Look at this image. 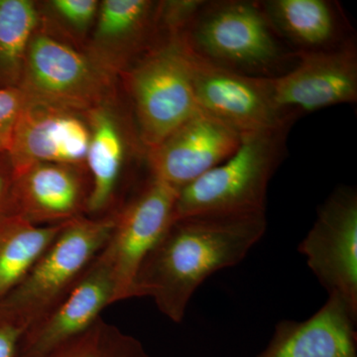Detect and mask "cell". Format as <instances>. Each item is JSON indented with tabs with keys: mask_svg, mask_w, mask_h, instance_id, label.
Wrapping results in <instances>:
<instances>
[{
	"mask_svg": "<svg viewBox=\"0 0 357 357\" xmlns=\"http://www.w3.org/2000/svg\"><path fill=\"white\" fill-rule=\"evenodd\" d=\"M267 230L266 213H201L173 220L138 270L132 298H151L176 324L206 279L243 261Z\"/></svg>",
	"mask_w": 357,
	"mask_h": 357,
	"instance_id": "cell-1",
	"label": "cell"
},
{
	"mask_svg": "<svg viewBox=\"0 0 357 357\" xmlns=\"http://www.w3.org/2000/svg\"><path fill=\"white\" fill-rule=\"evenodd\" d=\"M181 36L197 57L245 76L275 79L298 62L260 1H204Z\"/></svg>",
	"mask_w": 357,
	"mask_h": 357,
	"instance_id": "cell-2",
	"label": "cell"
},
{
	"mask_svg": "<svg viewBox=\"0 0 357 357\" xmlns=\"http://www.w3.org/2000/svg\"><path fill=\"white\" fill-rule=\"evenodd\" d=\"M116 215L66 222L20 285L0 301V319L24 333L53 311L107 246Z\"/></svg>",
	"mask_w": 357,
	"mask_h": 357,
	"instance_id": "cell-3",
	"label": "cell"
},
{
	"mask_svg": "<svg viewBox=\"0 0 357 357\" xmlns=\"http://www.w3.org/2000/svg\"><path fill=\"white\" fill-rule=\"evenodd\" d=\"M291 128L244 135L229 159L178 190L173 220L201 213H266L268 187L285 159Z\"/></svg>",
	"mask_w": 357,
	"mask_h": 357,
	"instance_id": "cell-4",
	"label": "cell"
},
{
	"mask_svg": "<svg viewBox=\"0 0 357 357\" xmlns=\"http://www.w3.org/2000/svg\"><path fill=\"white\" fill-rule=\"evenodd\" d=\"M114 77L86 49L61 36L42 15L28 46L18 89L26 102L86 115L109 105Z\"/></svg>",
	"mask_w": 357,
	"mask_h": 357,
	"instance_id": "cell-5",
	"label": "cell"
},
{
	"mask_svg": "<svg viewBox=\"0 0 357 357\" xmlns=\"http://www.w3.org/2000/svg\"><path fill=\"white\" fill-rule=\"evenodd\" d=\"M122 75L145 152L199 112L189 52L181 35L162 39Z\"/></svg>",
	"mask_w": 357,
	"mask_h": 357,
	"instance_id": "cell-6",
	"label": "cell"
},
{
	"mask_svg": "<svg viewBox=\"0 0 357 357\" xmlns=\"http://www.w3.org/2000/svg\"><path fill=\"white\" fill-rule=\"evenodd\" d=\"M188 52L192 88L201 112L243 136L293 126L299 119V115L277 107L272 79L223 69L197 57L189 49Z\"/></svg>",
	"mask_w": 357,
	"mask_h": 357,
	"instance_id": "cell-7",
	"label": "cell"
},
{
	"mask_svg": "<svg viewBox=\"0 0 357 357\" xmlns=\"http://www.w3.org/2000/svg\"><path fill=\"white\" fill-rule=\"evenodd\" d=\"M328 295L357 312V192L338 187L319 206L312 229L298 248Z\"/></svg>",
	"mask_w": 357,
	"mask_h": 357,
	"instance_id": "cell-8",
	"label": "cell"
},
{
	"mask_svg": "<svg viewBox=\"0 0 357 357\" xmlns=\"http://www.w3.org/2000/svg\"><path fill=\"white\" fill-rule=\"evenodd\" d=\"M178 192L150 176L136 196L117 211L114 231L105 246L114 272V303L132 298L141 264L173 222Z\"/></svg>",
	"mask_w": 357,
	"mask_h": 357,
	"instance_id": "cell-9",
	"label": "cell"
},
{
	"mask_svg": "<svg viewBox=\"0 0 357 357\" xmlns=\"http://www.w3.org/2000/svg\"><path fill=\"white\" fill-rule=\"evenodd\" d=\"M298 62L271 79L274 100L299 115L357 100V47L354 36L326 50L299 52Z\"/></svg>",
	"mask_w": 357,
	"mask_h": 357,
	"instance_id": "cell-10",
	"label": "cell"
},
{
	"mask_svg": "<svg viewBox=\"0 0 357 357\" xmlns=\"http://www.w3.org/2000/svg\"><path fill=\"white\" fill-rule=\"evenodd\" d=\"M243 138L241 133L199 110L146 152L150 176L178 191L229 159Z\"/></svg>",
	"mask_w": 357,
	"mask_h": 357,
	"instance_id": "cell-11",
	"label": "cell"
},
{
	"mask_svg": "<svg viewBox=\"0 0 357 357\" xmlns=\"http://www.w3.org/2000/svg\"><path fill=\"white\" fill-rule=\"evenodd\" d=\"M114 293L112 260L105 248L67 297L23 333L17 357L46 356L86 332L103 309L114 304Z\"/></svg>",
	"mask_w": 357,
	"mask_h": 357,
	"instance_id": "cell-12",
	"label": "cell"
},
{
	"mask_svg": "<svg viewBox=\"0 0 357 357\" xmlns=\"http://www.w3.org/2000/svg\"><path fill=\"white\" fill-rule=\"evenodd\" d=\"M89 141L86 115L26 102L7 154L15 175L41 163L86 168Z\"/></svg>",
	"mask_w": 357,
	"mask_h": 357,
	"instance_id": "cell-13",
	"label": "cell"
},
{
	"mask_svg": "<svg viewBox=\"0 0 357 357\" xmlns=\"http://www.w3.org/2000/svg\"><path fill=\"white\" fill-rule=\"evenodd\" d=\"M164 37L159 24V1L103 0L86 51L116 76Z\"/></svg>",
	"mask_w": 357,
	"mask_h": 357,
	"instance_id": "cell-14",
	"label": "cell"
},
{
	"mask_svg": "<svg viewBox=\"0 0 357 357\" xmlns=\"http://www.w3.org/2000/svg\"><path fill=\"white\" fill-rule=\"evenodd\" d=\"M91 178L88 169L41 163L16 174L13 215L37 225H56L88 213Z\"/></svg>",
	"mask_w": 357,
	"mask_h": 357,
	"instance_id": "cell-15",
	"label": "cell"
},
{
	"mask_svg": "<svg viewBox=\"0 0 357 357\" xmlns=\"http://www.w3.org/2000/svg\"><path fill=\"white\" fill-rule=\"evenodd\" d=\"M357 312L342 298L328 295L305 321L284 319L256 357H357Z\"/></svg>",
	"mask_w": 357,
	"mask_h": 357,
	"instance_id": "cell-16",
	"label": "cell"
},
{
	"mask_svg": "<svg viewBox=\"0 0 357 357\" xmlns=\"http://www.w3.org/2000/svg\"><path fill=\"white\" fill-rule=\"evenodd\" d=\"M260 6L279 38L296 53L326 50L354 36L337 2L267 0Z\"/></svg>",
	"mask_w": 357,
	"mask_h": 357,
	"instance_id": "cell-17",
	"label": "cell"
},
{
	"mask_svg": "<svg viewBox=\"0 0 357 357\" xmlns=\"http://www.w3.org/2000/svg\"><path fill=\"white\" fill-rule=\"evenodd\" d=\"M91 129L86 169L91 178L88 213L98 215L112 206L126 163L128 142L121 122L109 105L86 115Z\"/></svg>",
	"mask_w": 357,
	"mask_h": 357,
	"instance_id": "cell-18",
	"label": "cell"
},
{
	"mask_svg": "<svg viewBox=\"0 0 357 357\" xmlns=\"http://www.w3.org/2000/svg\"><path fill=\"white\" fill-rule=\"evenodd\" d=\"M65 223L37 225L13 213L0 218V301L20 285Z\"/></svg>",
	"mask_w": 357,
	"mask_h": 357,
	"instance_id": "cell-19",
	"label": "cell"
},
{
	"mask_svg": "<svg viewBox=\"0 0 357 357\" xmlns=\"http://www.w3.org/2000/svg\"><path fill=\"white\" fill-rule=\"evenodd\" d=\"M42 13L31 0H0V89L18 88Z\"/></svg>",
	"mask_w": 357,
	"mask_h": 357,
	"instance_id": "cell-20",
	"label": "cell"
},
{
	"mask_svg": "<svg viewBox=\"0 0 357 357\" xmlns=\"http://www.w3.org/2000/svg\"><path fill=\"white\" fill-rule=\"evenodd\" d=\"M44 357H150L137 338L102 318Z\"/></svg>",
	"mask_w": 357,
	"mask_h": 357,
	"instance_id": "cell-21",
	"label": "cell"
},
{
	"mask_svg": "<svg viewBox=\"0 0 357 357\" xmlns=\"http://www.w3.org/2000/svg\"><path fill=\"white\" fill-rule=\"evenodd\" d=\"M58 24L74 37H84L91 29L98 16L100 1L96 0H53L47 4Z\"/></svg>",
	"mask_w": 357,
	"mask_h": 357,
	"instance_id": "cell-22",
	"label": "cell"
},
{
	"mask_svg": "<svg viewBox=\"0 0 357 357\" xmlns=\"http://www.w3.org/2000/svg\"><path fill=\"white\" fill-rule=\"evenodd\" d=\"M25 103V96L20 89H0V153L8 152Z\"/></svg>",
	"mask_w": 357,
	"mask_h": 357,
	"instance_id": "cell-23",
	"label": "cell"
},
{
	"mask_svg": "<svg viewBox=\"0 0 357 357\" xmlns=\"http://www.w3.org/2000/svg\"><path fill=\"white\" fill-rule=\"evenodd\" d=\"M15 173L7 152L0 153V218L13 213Z\"/></svg>",
	"mask_w": 357,
	"mask_h": 357,
	"instance_id": "cell-24",
	"label": "cell"
},
{
	"mask_svg": "<svg viewBox=\"0 0 357 357\" xmlns=\"http://www.w3.org/2000/svg\"><path fill=\"white\" fill-rule=\"evenodd\" d=\"M23 331L13 324L0 319V357H17Z\"/></svg>",
	"mask_w": 357,
	"mask_h": 357,
	"instance_id": "cell-25",
	"label": "cell"
}]
</instances>
